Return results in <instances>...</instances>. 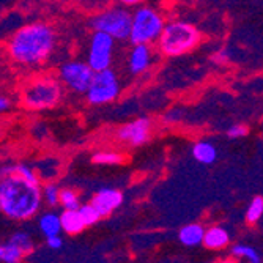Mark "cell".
<instances>
[{"label":"cell","instance_id":"6da1fadb","mask_svg":"<svg viewBox=\"0 0 263 263\" xmlns=\"http://www.w3.org/2000/svg\"><path fill=\"white\" fill-rule=\"evenodd\" d=\"M59 44L55 29L47 22H30L19 27L7 41L5 49L10 60L27 69H35L47 63Z\"/></svg>","mask_w":263,"mask_h":263},{"label":"cell","instance_id":"7a4b0ae2","mask_svg":"<svg viewBox=\"0 0 263 263\" xmlns=\"http://www.w3.org/2000/svg\"><path fill=\"white\" fill-rule=\"evenodd\" d=\"M41 183H33L16 174L0 178V213L5 218L24 222L41 211Z\"/></svg>","mask_w":263,"mask_h":263},{"label":"cell","instance_id":"3957f363","mask_svg":"<svg viewBox=\"0 0 263 263\" xmlns=\"http://www.w3.org/2000/svg\"><path fill=\"white\" fill-rule=\"evenodd\" d=\"M200 30L187 21L174 19L164 24V29L156 41L158 49L165 57H180L193 49L200 43Z\"/></svg>","mask_w":263,"mask_h":263},{"label":"cell","instance_id":"277c9868","mask_svg":"<svg viewBox=\"0 0 263 263\" xmlns=\"http://www.w3.org/2000/svg\"><path fill=\"white\" fill-rule=\"evenodd\" d=\"M65 88L59 78L51 74H41L29 82L21 90V103L29 110H49L60 104Z\"/></svg>","mask_w":263,"mask_h":263},{"label":"cell","instance_id":"5b68a950","mask_svg":"<svg viewBox=\"0 0 263 263\" xmlns=\"http://www.w3.org/2000/svg\"><path fill=\"white\" fill-rule=\"evenodd\" d=\"M165 24V17L153 7L137 5L131 16V44H156Z\"/></svg>","mask_w":263,"mask_h":263},{"label":"cell","instance_id":"8992f818","mask_svg":"<svg viewBox=\"0 0 263 263\" xmlns=\"http://www.w3.org/2000/svg\"><path fill=\"white\" fill-rule=\"evenodd\" d=\"M84 95L87 103L91 106H106L115 103L122 95V81L117 71L112 68L95 71L91 82Z\"/></svg>","mask_w":263,"mask_h":263},{"label":"cell","instance_id":"52a82bcc","mask_svg":"<svg viewBox=\"0 0 263 263\" xmlns=\"http://www.w3.org/2000/svg\"><path fill=\"white\" fill-rule=\"evenodd\" d=\"M131 16L133 13L123 7H110L98 14H95L90 21L93 30L104 32L115 41H128L131 30Z\"/></svg>","mask_w":263,"mask_h":263},{"label":"cell","instance_id":"ba28073f","mask_svg":"<svg viewBox=\"0 0 263 263\" xmlns=\"http://www.w3.org/2000/svg\"><path fill=\"white\" fill-rule=\"evenodd\" d=\"M95 71L85 60H66L59 66L57 78L63 88H68L76 95H84L91 82Z\"/></svg>","mask_w":263,"mask_h":263},{"label":"cell","instance_id":"9c48e42d","mask_svg":"<svg viewBox=\"0 0 263 263\" xmlns=\"http://www.w3.org/2000/svg\"><path fill=\"white\" fill-rule=\"evenodd\" d=\"M115 54V40L104 32L93 30L88 40L85 62L93 71L110 68Z\"/></svg>","mask_w":263,"mask_h":263},{"label":"cell","instance_id":"30bf717a","mask_svg":"<svg viewBox=\"0 0 263 263\" xmlns=\"http://www.w3.org/2000/svg\"><path fill=\"white\" fill-rule=\"evenodd\" d=\"M153 123L147 117H139L117 129V139L120 143L131 148H139L152 139Z\"/></svg>","mask_w":263,"mask_h":263},{"label":"cell","instance_id":"8fae6325","mask_svg":"<svg viewBox=\"0 0 263 263\" xmlns=\"http://www.w3.org/2000/svg\"><path fill=\"white\" fill-rule=\"evenodd\" d=\"M155 52L150 44H131L126 55V69L133 76H142L153 66Z\"/></svg>","mask_w":263,"mask_h":263},{"label":"cell","instance_id":"7c38bea8","mask_svg":"<svg viewBox=\"0 0 263 263\" xmlns=\"http://www.w3.org/2000/svg\"><path fill=\"white\" fill-rule=\"evenodd\" d=\"M103 218H109L114 211L123 205V193L115 187H101L95 193L88 202Z\"/></svg>","mask_w":263,"mask_h":263},{"label":"cell","instance_id":"4fadbf2b","mask_svg":"<svg viewBox=\"0 0 263 263\" xmlns=\"http://www.w3.org/2000/svg\"><path fill=\"white\" fill-rule=\"evenodd\" d=\"M202 246L210 251H222L230 246V233L222 226H211L205 229Z\"/></svg>","mask_w":263,"mask_h":263},{"label":"cell","instance_id":"5bb4252c","mask_svg":"<svg viewBox=\"0 0 263 263\" xmlns=\"http://www.w3.org/2000/svg\"><path fill=\"white\" fill-rule=\"evenodd\" d=\"M60 224H62V232H65L66 235H79L87 229V224L79 208L63 210L60 213Z\"/></svg>","mask_w":263,"mask_h":263},{"label":"cell","instance_id":"9a60e30c","mask_svg":"<svg viewBox=\"0 0 263 263\" xmlns=\"http://www.w3.org/2000/svg\"><path fill=\"white\" fill-rule=\"evenodd\" d=\"M205 227L199 222L186 224L178 230V241L184 248H197L202 246Z\"/></svg>","mask_w":263,"mask_h":263},{"label":"cell","instance_id":"2e32d148","mask_svg":"<svg viewBox=\"0 0 263 263\" xmlns=\"http://www.w3.org/2000/svg\"><path fill=\"white\" fill-rule=\"evenodd\" d=\"M36 216H38V230L44 238L62 233L60 213L49 210V211H44L41 214L38 213Z\"/></svg>","mask_w":263,"mask_h":263},{"label":"cell","instance_id":"e0dca14e","mask_svg":"<svg viewBox=\"0 0 263 263\" xmlns=\"http://www.w3.org/2000/svg\"><path fill=\"white\" fill-rule=\"evenodd\" d=\"M193 158L205 165L214 164L218 159V148L210 140H197L193 145Z\"/></svg>","mask_w":263,"mask_h":263},{"label":"cell","instance_id":"ac0fdd59","mask_svg":"<svg viewBox=\"0 0 263 263\" xmlns=\"http://www.w3.org/2000/svg\"><path fill=\"white\" fill-rule=\"evenodd\" d=\"M10 241L22 252L24 257H29L35 252V240L33 236L29 233V232H24V230H19V232H14L11 236H10Z\"/></svg>","mask_w":263,"mask_h":263},{"label":"cell","instance_id":"d6986e66","mask_svg":"<svg viewBox=\"0 0 263 263\" xmlns=\"http://www.w3.org/2000/svg\"><path fill=\"white\" fill-rule=\"evenodd\" d=\"M230 254L233 258L245 260L249 263H260L261 261V254L255 248L245 245V243H238V245L230 246Z\"/></svg>","mask_w":263,"mask_h":263},{"label":"cell","instance_id":"ffe728a7","mask_svg":"<svg viewBox=\"0 0 263 263\" xmlns=\"http://www.w3.org/2000/svg\"><path fill=\"white\" fill-rule=\"evenodd\" d=\"M91 162L97 165H118L125 162V155L117 150H100L93 153Z\"/></svg>","mask_w":263,"mask_h":263},{"label":"cell","instance_id":"44dd1931","mask_svg":"<svg viewBox=\"0 0 263 263\" xmlns=\"http://www.w3.org/2000/svg\"><path fill=\"white\" fill-rule=\"evenodd\" d=\"M59 194H60V186L57 183H54L52 180L44 181L41 184V200H43V205L49 206V208L59 206Z\"/></svg>","mask_w":263,"mask_h":263},{"label":"cell","instance_id":"7402d4cb","mask_svg":"<svg viewBox=\"0 0 263 263\" xmlns=\"http://www.w3.org/2000/svg\"><path fill=\"white\" fill-rule=\"evenodd\" d=\"M82 203L81 196L76 189L73 187H60V194H59V206L62 210H73L79 208Z\"/></svg>","mask_w":263,"mask_h":263},{"label":"cell","instance_id":"603a6c76","mask_svg":"<svg viewBox=\"0 0 263 263\" xmlns=\"http://www.w3.org/2000/svg\"><path fill=\"white\" fill-rule=\"evenodd\" d=\"M24 257L22 252L8 240L5 243H0V263H19Z\"/></svg>","mask_w":263,"mask_h":263},{"label":"cell","instance_id":"cb8c5ba5","mask_svg":"<svg viewBox=\"0 0 263 263\" xmlns=\"http://www.w3.org/2000/svg\"><path fill=\"white\" fill-rule=\"evenodd\" d=\"M263 218V197L261 196H255L246 210V222L249 226H255L261 221Z\"/></svg>","mask_w":263,"mask_h":263},{"label":"cell","instance_id":"d4e9b609","mask_svg":"<svg viewBox=\"0 0 263 263\" xmlns=\"http://www.w3.org/2000/svg\"><path fill=\"white\" fill-rule=\"evenodd\" d=\"M14 174L19 175V177H22V178L29 180V181L41 183V180H40V177H38V174H36V169H35V167H32V165H29V164H24V162L16 164V167H14Z\"/></svg>","mask_w":263,"mask_h":263},{"label":"cell","instance_id":"484cf974","mask_svg":"<svg viewBox=\"0 0 263 263\" xmlns=\"http://www.w3.org/2000/svg\"><path fill=\"white\" fill-rule=\"evenodd\" d=\"M79 211H81V214H82V218H84V221H85L87 227L95 226V224H97V222L101 219V216L98 214V211L95 210L90 203H81Z\"/></svg>","mask_w":263,"mask_h":263},{"label":"cell","instance_id":"4316f807","mask_svg":"<svg viewBox=\"0 0 263 263\" xmlns=\"http://www.w3.org/2000/svg\"><path fill=\"white\" fill-rule=\"evenodd\" d=\"M249 134V128L243 123H235L227 129V137L229 139H243Z\"/></svg>","mask_w":263,"mask_h":263},{"label":"cell","instance_id":"83f0119b","mask_svg":"<svg viewBox=\"0 0 263 263\" xmlns=\"http://www.w3.org/2000/svg\"><path fill=\"white\" fill-rule=\"evenodd\" d=\"M44 240H46V246L49 249H52V251H60L63 248V238H62L60 233L47 236V238H44Z\"/></svg>","mask_w":263,"mask_h":263},{"label":"cell","instance_id":"f1b7e54d","mask_svg":"<svg viewBox=\"0 0 263 263\" xmlns=\"http://www.w3.org/2000/svg\"><path fill=\"white\" fill-rule=\"evenodd\" d=\"M213 62L218 63V65H227L230 62V54L226 49H222V51H219L213 55Z\"/></svg>","mask_w":263,"mask_h":263},{"label":"cell","instance_id":"f546056e","mask_svg":"<svg viewBox=\"0 0 263 263\" xmlns=\"http://www.w3.org/2000/svg\"><path fill=\"white\" fill-rule=\"evenodd\" d=\"M11 106H13L11 100L8 97H5V95H0V114L7 112Z\"/></svg>","mask_w":263,"mask_h":263},{"label":"cell","instance_id":"4dcf8cb0","mask_svg":"<svg viewBox=\"0 0 263 263\" xmlns=\"http://www.w3.org/2000/svg\"><path fill=\"white\" fill-rule=\"evenodd\" d=\"M14 167H16V164H4V165H0V178L14 174Z\"/></svg>","mask_w":263,"mask_h":263},{"label":"cell","instance_id":"1f68e13d","mask_svg":"<svg viewBox=\"0 0 263 263\" xmlns=\"http://www.w3.org/2000/svg\"><path fill=\"white\" fill-rule=\"evenodd\" d=\"M120 2V5H123V7H126V8H131V7H137V5H140L143 0H118Z\"/></svg>","mask_w":263,"mask_h":263}]
</instances>
